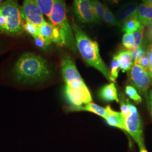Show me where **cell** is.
I'll list each match as a JSON object with an SVG mask.
<instances>
[{
  "mask_svg": "<svg viewBox=\"0 0 152 152\" xmlns=\"http://www.w3.org/2000/svg\"><path fill=\"white\" fill-rule=\"evenodd\" d=\"M13 74L17 81L33 84L47 79L50 70L48 62L42 57L32 53H26L16 61Z\"/></svg>",
  "mask_w": 152,
  "mask_h": 152,
  "instance_id": "cell-1",
  "label": "cell"
},
{
  "mask_svg": "<svg viewBox=\"0 0 152 152\" xmlns=\"http://www.w3.org/2000/svg\"><path fill=\"white\" fill-rule=\"evenodd\" d=\"M72 28L75 34L77 48L83 59L87 64L100 72L109 80L110 71L100 56L98 42L89 38L75 22L72 23Z\"/></svg>",
  "mask_w": 152,
  "mask_h": 152,
  "instance_id": "cell-2",
  "label": "cell"
},
{
  "mask_svg": "<svg viewBox=\"0 0 152 152\" xmlns=\"http://www.w3.org/2000/svg\"><path fill=\"white\" fill-rule=\"evenodd\" d=\"M23 20L21 8L15 0H6L0 4V32L18 34L23 29Z\"/></svg>",
  "mask_w": 152,
  "mask_h": 152,
  "instance_id": "cell-3",
  "label": "cell"
},
{
  "mask_svg": "<svg viewBox=\"0 0 152 152\" xmlns=\"http://www.w3.org/2000/svg\"><path fill=\"white\" fill-rule=\"evenodd\" d=\"M50 23L59 31L64 46L76 53L77 45L75 34L66 16L64 0H54L53 11L49 18Z\"/></svg>",
  "mask_w": 152,
  "mask_h": 152,
  "instance_id": "cell-4",
  "label": "cell"
},
{
  "mask_svg": "<svg viewBox=\"0 0 152 152\" xmlns=\"http://www.w3.org/2000/svg\"><path fill=\"white\" fill-rule=\"evenodd\" d=\"M127 102L131 114L129 117L125 118L126 132L132 136L137 143L140 152H148L144 143L141 118L138 110L134 105L131 104L128 100H127Z\"/></svg>",
  "mask_w": 152,
  "mask_h": 152,
  "instance_id": "cell-5",
  "label": "cell"
},
{
  "mask_svg": "<svg viewBox=\"0 0 152 152\" xmlns=\"http://www.w3.org/2000/svg\"><path fill=\"white\" fill-rule=\"evenodd\" d=\"M61 71L65 85L73 88L86 86L77 70L75 62L69 56H66L62 60Z\"/></svg>",
  "mask_w": 152,
  "mask_h": 152,
  "instance_id": "cell-6",
  "label": "cell"
},
{
  "mask_svg": "<svg viewBox=\"0 0 152 152\" xmlns=\"http://www.w3.org/2000/svg\"><path fill=\"white\" fill-rule=\"evenodd\" d=\"M65 95L73 109L92 102V97L87 86L73 88L65 85Z\"/></svg>",
  "mask_w": 152,
  "mask_h": 152,
  "instance_id": "cell-7",
  "label": "cell"
},
{
  "mask_svg": "<svg viewBox=\"0 0 152 152\" xmlns=\"http://www.w3.org/2000/svg\"><path fill=\"white\" fill-rule=\"evenodd\" d=\"M21 11L26 21L33 23L38 27L44 23V14L35 0H24Z\"/></svg>",
  "mask_w": 152,
  "mask_h": 152,
  "instance_id": "cell-8",
  "label": "cell"
},
{
  "mask_svg": "<svg viewBox=\"0 0 152 152\" xmlns=\"http://www.w3.org/2000/svg\"><path fill=\"white\" fill-rule=\"evenodd\" d=\"M130 78L137 88L146 95L151 83V76L148 71L134 63L131 68Z\"/></svg>",
  "mask_w": 152,
  "mask_h": 152,
  "instance_id": "cell-9",
  "label": "cell"
},
{
  "mask_svg": "<svg viewBox=\"0 0 152 152\" xmlns=\"http://www.w3.org/2000/svg\"><path fill=\"white\" fill-rule=\"evenodd\" d=\"M73 6L76 15L82 22H98L93 13L91 0H73Z\"/></svg>",
  "mask_w": 152,
  "mask_h": 152,
  "instance_id": "cell-10",
  "label": "cell"
},
{
  "mask_svg": "<svg viewBox=\"0 0 152 152\" xmlns=\"http://www.w3.org/2000/svg\"><path fill=\"white\" fill-rule=\"evenodd\" d=\"M39 32L40 35L51 43L54 42L59 46H64L59 31L51 23L45 20L44 23L39 27Z\"/></svg>",
  "mask_w": 152,
  "mask_h": 152,
  "instance_id": "cell-11",
  "label": "cell"
},
{
  "mask_svg": "<svg viewBox=\"0 0 152 152\" xmlns=\"http://www.w3.org/2000/svg\"><path fill=\"white\" fill-rule=\"evenodd\" d=\"M138 5L134 2H128L122 6L116 13V18L120 23H125L132 19L137 18Z\"/></svg>",
  "mask_w": 152,
  "mask_h": 152,
  "instance_id": "cell-12",
  "label": "cell"
},
{
  "mask_svg": "<svg viewBox=\"0 0 152 152\" xmlns=\"http://www.w3.org/2000/svg\"><path fill=\"white\" fill-rule=\"evenodd\" d=\"M107 115L104 118L108 125L126 131L125 126V118L121 113L112 110L108 105L106 108Z\"/></svg>",
  "mask_w": 152,
  "mask_h": 152,
  "instance_id": "cell-13",
  "label": "cell"
},
{
  "mask_svg": "<svg viewBox=\"0 0 152 152\" xmlns=\"http://www.w3.org/2000/svg\"><path fill=\"white\" fill-rule=\"evenodd\" d=\"M100 96L103 100L107 102L115 101L119 102L117 88L114 83L105 85L100 91Z\"/></svg>",
  "mask_w": 152,
  "mask_h": 152,
  "instance_id": "cell-14",
  "label": "cell"
},
{
  "mask_svg": "<svg viewBox=\"0 0 152 152\" xmlns=\"http://www.w3.org/2000/svg\"><path fill=\"white\" fill-rule=\"evenodd\" d=\"M120 63V69L122 72L129 71L132 66V56L131 51H123L117 55Z\"/></svg>",
  "mask_w": 152,
  "mask_h": 152,
  "instance_id": "cell-15",
  "label": "cell"
},
{
  "mask_svg": "<svg viewBox=\"0 0 152 152\" xmlns=\"http://www.w3.org/2000/svg\"><path fill=\"white\" fill-rule=\"evenodd\" d=\"M75 110H85L97 114L98 115L103 117L104 118H105L107 115V110L106 108H103L100 106H99L96 104L93 103L92 102L86 104L80 107L77 108L73 109Z\"/></svg>",
  "mask_w": 152,
  "mask_h": 152,
  "instance_id": "cell-16",
  "label": "cell"
},
{
  "mask_svg": "<svg viewBox=\"0 0 152 152\" xmlns=\"http://www.w3.org/2000/svg\"><path fill=\"white\" fill-rule=\"evenodd\" d=\"M144 29V26L137 19H132L125 23L122 31L126 33H133Z\"/></svg>",
  "mask_w": 152,
  "mask_h": 152,
  "instance_id": "cell-17",
  "label": "cell"
},
{
  "mask_svg": "<svg viewBox=\"0 0 152 152\" xmlns=\"http://www.w3.org/2000/svg\"><path fill=\"white\" fill-rule=\"evenodd\" d=\"M39 9L49 19L53 11L54 0H35Z\"/></svg>",
  "mask_w": 152,
  "mask_h": 152,
  "instance_id": "cell-18",
  "label": "cell"
},
{
  "mask_svg": "<svg viewBox=\"0 0 152 152\" xmlns=\"http://www.w3.org/2000/svg\"><path fill=\"white\" fill-rule=\"evenodd\" d=\"M92 11L97 22L101 21L103 18L105 5L98 0H91Z\"/></svg>",
  "mask_w": 152,
  "mask_h": 152,
  "instance_id": "cell-19",
  "label": "cell"
},
{
  "mask_svg": "<svg viewBox=\"0 0 152 152\" xmlns=\"http://www.w3.org/2000/svg\"><path fill=\"white\" fill-rule=\"evenodd\" d=\"M120 69V61L117 57V55H115L113 57L110 65L109 75V80L110 81L115 82L118 76Z\"/></svg>",
  "mask_w": 152,
  "mask_h": 152,
  "instance_id": "cell-20",
  "label": "cell"
},
{
  "mask_svg": "<svg viewBox=\"0 0 152 152\" xmlns=\"http://www.w3.org/2000/svg\"><path fill=\"white\" fill-rule=\"evenodd\" d=\"M103 20L105 23L112 26H118V27L122 26V24L117 20V18L114 16L112 12L110 10L108 7L106 5H105V10H104Z\"/></svg>",
  "mask_w": 152,
  "mask_h": 152,
  "instance_id": "cell-21",
  "label": "cell"
},
{
  "mask_svg": "<svg viewBox=\"0 0 152 152\" xmlns=\"http://www.w3.org/2000/svg\"><path fill=\"white\" fill-rule=\"evenodd\" d=\"M125 92L126 95L136 103H140L142 102V98L134 87L131 86H127L125 88Z\"/></svg>",
  "mask_w": 152,
  "mask_h": 152,
  "instance_id": "cell-22",
  "label": "cell"
},
{
  "mask_svg": "<svg viewBox=\"0 0 152 152\" xmlns=\"http://www.w3.org/2000/svg\"><path fill=\"white\" fill-rule=\"evenodd\" d=\"M23 27L27 32L32 36L33 37L39 35V27L33 23L26 21L25 23H23Z\"/></svg>",
  "mask_w": 152,
  "mask_h": 152,
  "instance_id": "cell-23",
  "label": "cell"
},
{
  "mask_svg": "<svg viewBox=\"0 0 152 152\" xmlns=\"http://www.w3.org/2000/svg\"><path fill=\"white\" fill-rule=\"evenodd\" d=\"M122 44L126 49L133 50L135 45V40L133 33H125L122 38Z\"/></svg>",
  "mask_w": 152,
  "mask_h": 152,
  "instance_id": "cell-24",
  "label": "cell"
},
{
  "mask_svg": "<svg viewBox=\"0 0 152 152\" xmlns=\"http://www.w3.org/2000/svg\"><path fill=\"white\" fill-rule=\"evenodd\" d=\"M33 38L36 45L39 49L46 50L48 49L49 45H50L51 44L50 41L47 40L46 38H44L40 34Z\"/></svg>",
  "mask_w": 152,
  "mask_h": 152,
  "instance_id": "cell-25",
  "label": "cell"
},
{
  "mask_svg": "<svg viewBox=\"0 0 152 152\" xmlns=\"http://www.w3.org/2000/svg\"><path fill=\"white\" fill-rule=\"evenodd\" d=\"M146 5L147 8V12L142 24L150 27L152 26V6L148 4H146Z\"/></svg>",
  "mask_w": 152,
  "mask_h": 152,
  "instance_id": "cell-26",
  "label": "cell"
},
{
  "mask_svg": "<svg viewBox=\"0 0 152 152\" xmlns=\"http://www.w3.org/2000/svg\"><path fill=\"white\" fill-rule=\"evenodd\" d=\"M147 5L145 3L141 4L138 6L137 12V18L139 22L142 24L144 18L147 12Z\"/></svg>",
  "mask_w": 152,
  "mask_h": 152,
  "instance_id": "cell-27",
  "label": "cell"
},
{
  "mask_svg": "<svg viewBox=\"0 0 152 152\" xmlns=\"http://www.w3.org/2000/svg\"><path fill=\"white\" fill-rule=\"evenodd\" d=\"M144 29L137 31L136 32L133 33V36L135 40V45L133 50L137 49L138 48H139L140 46H141L142 40H143V37H144Z\"/></svg>",
  "mask_w": 152,
  "mask_h": 152,
  "instance_id": "cell-28",
  "label": "cell"
},
{
  "mask_svg": "<svg viewBox=\"0 0 152 152\" xmlns=\"http://www.w3.org/2000/svg\"><path fill=\"white\" fill-rule=\"evenodd\" d=\"M131 51L132 56V58L134 60V61L139 60V59L141 58V57L146 55L145 51L142 46H140L137 49L132 50Z\"/></svg>",
  "mask_w": 152,
  "mask_h": 152,
  "instance_id": "cell-29",
  "label": "cell"
},
{
  "mask_svg": "<svg viewBox=\"0 0 152 152\" xmlns=\"http://www.w3.org/2000/svg\"><path fill=\"white\" fill-rule=\"evenodd\" d=\"M120 106L121 111V113L123 115V116L125 118H127V117H129L130 115L131 112L127 101L126 103H125L122 100H121L120 102Z\"/></svg>",
  "mask_w": 152,
  "mask_h": 152,
  "instance_id": "cell-30",
  "label": "cell"
},
{
  "mask_svg": "<svg viewBox=\"0 0 152 152\" xmlns=\"http://www.w3.org/2000/svg\"><path fill=\"white\" fill-rule=\"evenodd\" d=\"M134 63H136L137 64L141 65L142 67L145 68L148 71L149 68V58L148 56V55H145L142 57H141L140 59L139 60H136L134 61Z\"/></svg>",
  "mask_w": 152,
  "mask_h": 152,
  "instance_id": "cell-31",
  "label": "cell"
},
{
  "mask_svg": "<svg viewBox=\"0 0 152 152\" xmlns=\"http://www.w3.org/2000/svg\"><path fill=\"white\" fill-rule=\"evenodd\" d=\"M147 55H148L149 61L148 72L151 77V76H152V41L151 42V43L148 45Z\"/></svg>",
  "mask_w": 152,
  "mask_h": 152,
  "instance_id": "cell-32",
  "label": "cell"
},
{
  "mask_svg": "<svg viewBox=\"0 0 152 152\" xmlns=\"http://www.w3.org/2000/svg\"><path fill=\"white\" fill-rule=\"evenodd\" d=\"M149 110H150V112H151V114L152 117V90L149 93Z\"/></svg>",
  "mask_w": 152,
  "mask_h": 152,
  "instance_id": "cell-33",
  "label": "cell"
},
{
  "mask_svg": "<svg viewBox=\"0 0 152 152\" xmlns=\"http://www.w3.org/2000/svg\"><path fill=\"white\" fill-rule=\"evenodd\" d=\"M148 37L151 39L152 41V26L149 27V29L148 30Z\"/></svg>",
  "mask_w": 152,
  "mask_h": 152,
  "instance_id": "cell-34",
  "label": "cell"
},
{
  "mask_svg": "<svg viewBox=\"0 0 152 152\" xmlns=\"http://www.w3.org/2000/svg\"><path fill=\"white\" fill-rule=\"evenodd\" d=\"M144 3L145 4H148L152 6V0H142Z\"/></svg>",
  "mask_w": 152,
  "mask_h": 152,
  "instance_id": "cell-35",
  "label": "cell"
},
{
  "mask_svg": "<svg viewBox=\"0 0 152 152\" xmlns=\"http://www.w3.org/2000/svg\"><path fill=\"white\" fill-rule=\"evenodd\" d=\"M104 1H108V2H111V3L114 4H118L117 0H104Z\"/></svg>",
  "mask_w": 152,
  "mask_h": 152,
  "instance_id": "cell-36",
  "label": "cell"
},
{
  "mask_svg": "<svg viewBox=\"0 0 152 152\" xmlns=\"http://www.w3.org/2000/svg\"><path fill=\"white\" fill-rule=\"evenodd\" d=\"M126 0H117V3H118V4L121 2H122V1H125Z\"/></svg>",
  "mask_w": 152,
  "mask_h": 152,
  "instance_id": "cell-37",
  "label": "cell"
},
{
  "mask_svg": "<svg viewBox=\"0 0 152 152\" xmlns=\"http://www.w3.org/2000/svg\"><path fill=\"white\" fill-rule=\"evenodd\" d=\"M4 1V0H0V2H1V1Z\"/></svg>",
  "mask_w": 152,
  "mask_h": 152,
  "instance_id": "cell-38",
  "label": "cell"
},
{
  "mask_svg": "<svg viewBox=\"0 0 152 152\" xmlns=\"http://www.w3.org/2000/svg\"><path fill=\"white\" fill-rule=\"evenodd\" d=\"M151 78H152V76H151Z\"/></svg>",
  "mask_w": 152,
  "mask_h": 152,
  "instance_id": "cell-39",
  "label": "cell"
},
{
  "mask_svg": "<svg viewBox=\"0 0 152 152\" xmlns=\"http://www.w3.org/2000/svg\"></svg>",
  "mask_w": 152,
  "mask_h": 152,
  "instance_id": "cell-40",
  "label": "cell"
}]
</instances>
